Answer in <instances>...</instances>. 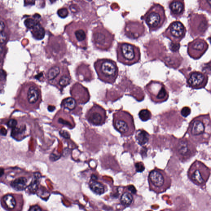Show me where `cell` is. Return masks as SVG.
Wrapping results in <instances>:
<instances>
[{"mask_svg":"<svg viewBox=\"0 0 211 211\" xmlns=\"http://www.w3.org/2000/svg\"><path fill=\"white\" fill-rule=\"evenodd\" d=\"M171 13L175 16H178L184 13V5L181 0H173L169 5Z\"/></svg>","mask_w":211,"mask_h":211,"instance_id":"obj_19","label":"cell"},{"mask_svg":"<svg viewBox=\"0 0 211 211\" xmlns=\"http://www.w3.org/2000/svg\"><path fill=\"white\" fill-rule=\"evenodd\" d=\"M118 61L131 66L140 61L141 52L139 47L127 43H119L116 49Z\"/></svg>","mask_w":211,"mask_h":211,"instance_id":"obj_7","label":"cell"},{"mask_svg":"<svg viewBox=\"0 0 211 211\" xmlns=\"http://www.w3.org/2000/svg\"><path fill=\"white\" fill-rule=\"evenodd\" d=\"M3 202L8 209H13L16 205L15 197L10 194L5 195L3 197Z\"/></svg>","mask_w":211,"mask_h":211,"instance_id":"obj_26","label":"cell"},{"mask_svg":"<svg viewBox=\"0 0 211 211\" xmlns=\"http://www.w3.org/2000/svg\"><path fill=\"white\" fill-rule=\"evenodd\" d=\"M40 178L41 177H40V174L39 173H36L35 175H34L33 180L28 186V188L30 192L34 193L37 191L38 186L40 183Z\"/></svg>","mask_w":211,"mask_h":211,"instance_id":"obj_27","label":"cell"},{"mask_svg":"<svg viewBox=\"0 0 211 211\" xmlns=\"http://www.w3.org/2000/svg\"><path fill=\"white\" fill-rule=\"evenodd\" d=\"M94 67L98 78L106 83L113 84L118 76V68L116 63L110 59H98L94 63Z\"/></svg>","mask_w":211,"mask_h":211,"instance_id":"obj_3","label":"cell"},{"mask_svg":"<svg viewBox=\"0 0 211 211\" xmlns=\"http://www.w3.org/2000/svg\"><path fill=\"white\" fill-rule=\"evenodd\" d=\"M93 42L95 47L102 51H108L112 45V41L108 40L104 33L99 32L93 34Z\"/></svg>","mask_w":211,"mask_h":211,"instance_id":"obj_17","label":"cell"},{"mask_svg":"<svg viewBox=\"0 0 211 211\" xmlns=\"http://www.w3.org/2000/svg\"><path fill=\"white\" fill-rule=\"evenodd\" d=\"M126 188L127 191H124L121 195L120 201L122 205L125 207H128L133 205L134 203V195L135 194L131 192L127 188Z\"/></svg>","mask_w":211,"mask_h":211,"instance_id":"obj_20","label":"cell"},{"mask_svg":"<svg viewBox=\"0 0 211 211\" xmlns=\"http://www.w3.org/2000/svg\"><path fill=\"white\" fill-rule=\"evenodd\" d=\"M151 101L160 103L167 101L169 97V93L163 83L160 81L151 80L145 87Z\"/></svg>","mask_w":211,"mask_h":211,"instance_id":"obj_9","label":"cell"},{"mask_svg":"<svg viewBox=\"0 0 211 211\" xmlns=\"http://www.w3.org/2000/svg\"><path fill=\"white\" fill-rule=\"evenodd\" d=\"M53 123L59 127H67L72 129L75 127V123L72 117L68 112L61 109L56 113L53 120Z\"/></svg>","mask_w":211,"mask_h":211,"instance_id":"obj_15","label":"cell"},{"mask_svg":"<svg viewBox=\"0 0 211 211\" xmlns=\"http://www.w3.org/2000/svg\"><path fill=\"white\" fill-rule=\"evenodd\" d=\"M208 48V44L204 39H197L188 45V53L191 58L198 59L201 58Z\"/></svg>","mask_w":211,"mask_h":211,"instance_id":"obj_12","label":"cell"},{"mask_svg":"<svg viewBox=\"0 0 211 211\" xmlns=\"http://www.w3.org/2000/svg\"><path fill=\"white\" fill-rule=\"evenodd\" d=\"M29 210L31 211H40L42 210L41 208L38 205H34L31 206Z\"/></svg>","mask_w":211,"mask_h":211,"instance_id":"obj_39","label":"cell"},{"mask_svg":"<svg viewBox=\"0 0 211 211\" xmlns=\"http://www.w3.org/2000/svg\"><path fill=\"white\" fill-rule=\"evenodd\" d=\"M75 37L76 41L80 43V47L83 48L82 43L85 42L86 39V34L85 31L82 30H79L75 31Z\"/></svg>","mask_w":211,"mask_h":211,"instance_id":"obj_28","label":"cell"},{"mask_svg":"<svg viewBox=\"0 0 211 211\" xmlns=\"http://www.w3.org/2000/svg\"><path fill=\"white\" fill-rule=\"evenodd\" d=\"M150 136L146 131L143 129H140L136 132V140L140 146L145 145L150 140Z\"/></svg>","mask_w":211,"mask_h":211,"instance_id":"obj_21","label":"cell"},{"mask_svg":"<svg viewBox=\"0 0 211 211\" xmlns=\"http://www.w3.org/2000/svg\"><path fill=\"white\" fill-rule=\"evenodd\" d=\"M50 1L52 2V3H53V2H55L56 0H50Z\"/></svg>","mask_w":211,"mask_h":211,"instance_id":"obj_44","label":"cell"},{"mask_svg":"<svg viewBox=\"0 0 211 211\" xmlns=\"http://www.w3.org/2000/svg\"><path fill=\"white\" fill-rule=\"evenodd\" d=\"M208 80V76L205 73L194 71L188 74L187 78V83L192 88L199 89L205 87Z\"/></svg>","mask_w":211,"mask_h":211,"instance_id":"obj_13","label":"cell"},{"mask_svg":"<svg viewBox=\"0 0 211 211\" xmlns=\"http://www.w3.org/2000/svg\"><path fill=\"white\" fill-rule=\"evenodd\" d=\"M86 118L92 125H102L107 119L106 111L102 106L95 103L86 112Z\"/></svg>","mask_w":211,"mask_h":211,"instance_id":"obj_10","label":"cell"},{"mask_svg":"<svg viewBox=\"0 0 211 211\" xmlns=\"http://www.w3.org/2000/svg\"><path fill=\"white\" fill-rule=\"evenodd\" d=\"M30 30L33 38L36 40H42L44 37L45 31L44 29L39 24H37L34 27Z\"/></svg>","mask_w":211,"mask_h":211,"instance_id":"obj_24","label":"cell"},{"mask_svg":"<svg viewBox=\"0 0 211 211\" xmlns=\"http://www.w3.org/2000/svg\"><path fill=\"white\" fill-rule=\"evenodd\" d=\"M210 122L209 114L200 115L192 120L187 133L193 143L197 144L208 143L211 137Z\"/></svg>","mask_w":211,"mask_h":211,"instance_id":"obj_1","label":"cell"},{"mask_svg":"<svg viewBox=\"0 0 211 211\" xmlns=\"http://www.w3.org/2000/svg\"><path fill=\"white\" fill-rule=\"evenodd\" d=\"M210 174V168L202 162L197 160H195L192 164L187 172L189 180L203 189L206 188Z\"/></svg>","mask_w":211,"mask_h":211,"instance_id":"obj_8","label":"cell"},{"mask_svg":"<svg viewBox=\"0 0 211 211\" xmlns=\"http://www.w3.org/2000/svg\"><path fill=\"white\" fill-rule=\"evenodd\" d=\"M7 35L4 32H0V43H3L6 41L7 39Z\"/></svg>","mask_w":211,"mask_h":211,"instance_id":"obj_36","label":"cell"},{"mask_svg":"<svg viewBox=\"0 0 211 211\" xmlns=\"http://www.w3.org/2000/svg\"><path fill=\"white\" fill-rule=\"evenodd\" d=\"M40 98V90L36 86H31L28 92V99L29 103L35 104L37 102Z\"/></svg>","mask_w":211,"mask_h":211,"instance_id":"obj_22","label":"cell"},{"mask_svg":"<svg viewBox=\"0 0 211 211\" xmlns=\"http://www.w3.org/2000/svg\"><path fill=\"white\" fill-rule=\"evenodd\" d=\"M58 15L60 17L64 18L67 17L68 15V11L66 8H63L58 10Z\"/></svg>","mask_w":211,"mask_h":211,"instance_id":"obj_34","label":"cell"},{"mask_svg":"<svg viewBox=\"0 0 211 211\" xmlns=\"http://www.w3.org/2000/svg\"><path fill=\"white\" fill-rule=\"evenodd\" d=\"M71 95L78 104H86L90 98L88 90L79 83H76L70 89Z\"/></svg>","mask_w":211,"mask_h":211,"instance_id":"obj_14","label":"cell"},{"mask_svg":"<svg viewBox=\"0 0 211 211\" xmlns=\"http://www.w3.org/2000/svg\"><path fill=\"white\" fill-rule=\"evenodd\" d=\"M24 132V128L16 127L13 128L12 131V136L14 138H18L20 136L22 135Z\"/></svg>","mask_w":211,"mask_h":211,"instance_id":"obj_30","label":"cell"},{"mask_svg":"<svg viewBox=\"0 0 211 211\" xmlns=\"http://www.w3.org/2000/svg\"><path fill=\"white\" fill-rule=\"evenodd\" d=\"M61 107L63 109H67L71 113L76 115L80 114L82 109L76 100L72 97L64 98L61 103Z\"/></svg>","mask_w":211,"mask_h":211,"instance_id":"obj_18","label":"cell"},{"mask_svg":"<svg viewBox=\"0 0 211 211\" xmlns=\"http://www.w3.org/2000/svg\"><path fill=\"white\" fill-rule=\"evenodd\" d=\"M191 109L188 106H185L182 109L181 113V115L184 117H187L191 114Z\"/></svg>","mask_w":211,"mask_h":211,"instance_id":"obj_33","label":"cell"},{"mask_svg":"<svg viewBox=\"0 0 211 211\" xmlns=\"http://www.w3.org/2000/svg\"><path fill=\"white\" fill-rule=\"evenodd\" d=\"M17 124V121L13 119L10 120L8 123V127L13 129L16 127Z\"/></svg>","mask_w":211,"mask_h":211,"instance_id":"obj_35","label":"cell"},{"mask_svg":"<svg viewBox=\"0 0 211 211\" xmlns=\"http://www.w3.org/2000/svg\"><path fill=\"white\" fill-rule=\"evenodd\" d=\"M89 186L92 191L97 195H102L105 192L104 185L99 182L95 180H91Z\"/></svg>","mask_w":211,"mask_h":211,"instance_id":"obj_25","label":"cell"},{"mask_svg":"<svg viewBox=\"0 0 211 211\" xmlns=\"http://www.w3.org/2000/svg\"><path fill=\"white\" fill-rule=\"evenodd\" d=\"M113 124L115 130L123 137L131 136L135 132L133 115L127 111L121 109L113 113Z\"/></svg>","mask_w":211,"mask_h":211,"instance_id":"obj_4","label":"cell"},{"mask_svg":"<svg viewBox=\"0 0 211 211\" xmlns=\"http://www.w3.org/2000/svg\"><path fill=\"white\" fill-rule=\"evenodd\" d=\"M148 180L149 190L157 194L167 191L172 183L171 177L166 172L157 168L149 172Z\"/></svg>","mask_w":211,"mask_h":211,"instance_id":"obj_5","label":"cell"},{"mask_svg":"<svg viewBox=\"0 0 211 211\" xmlns=\"http://www.w3.org/2000/svg\"><path fill=\"white\" fill-rule=\"evenodd\" d=\"M172 149L174 154L182 162L189 161L197 153L196 145L184 137L175 139Z\"/></svg>","mask_w":211,"mask_h":211,"instance_id":"obj_6","label":"cell"},{"mask_svg":"<svg viewBox=\"0 0 211 211\" xmlns=\"http://www.w3.org/2000/svg\"><path fill=\"white\" fill-rule=\"evenodd\" d=\"M46 77L48 83L61 92L71 83L72 78L67 65L57 62L52 65L47 71Z\"/></svg>","mask_w":211,"mask_h":211,"instance_id":"obj_2","label":"cell"},{"mask_svg":"<svg viewBox=\"0 0 211 211\" xmlns=\"http://www.w3.org/2000/svg\"><path fill=\"white\" fill-rule=\"evenodd\" d=\"M186 30L183 24L179 22L172 23L168 28V37L172 40L174 43H179L184 37Z\"/></svg>","mask_w":211,"mask_h":211,"instance_id":"obj_16","label":"cell"},{"mask_svg":"<svg viewBox=\"0 0 211 211\" xmlns=\"http://www.w3.org/2000/svg\"><path fill=\"white\" fill-rule=\"evenodd\" d=\"M135 166L136 171L137 172H142L144 171L145 169L144 164L142 162H138L135 163Z\"/></svg>","mask_w":211,"mask_h":211,"instance_id":"obj_32","label":"cell"},{"mask_svg":"<svg viewBox=\"0 0 211 211\" xmlns=\"http://www.w3.org/2000/svg\"><path fill=\"white\" fill-rule=\"evenodd\" d=\"M27 180L25 177L17 178L11 184V186L15 190L22 191L27 188Z\"/></svg>","mask_w":211,"mask_h":211,"instance_id":"obj_23","label":"cell"},{"mask_svg":"<svg viewBox=\"0 0 211 211\" xmlns=\"http://www.w3.org/2000/svg\"><path fill=\"white\" fill-rule=\"evenodd\" d=\"M5 27V25L4 22L0 20V32L3 31V30H4Z\"/></svg>","mask_w":211,"mask_h":211,"instance_id":"obj_40","label":"cell"},{"mask_svg":"<svg viewBox=\"0 0 211 211\" xmlns=\"http://www.w3.org/2000/svg\"><path fill=\"white\" fill-rule=\"evenodd\" d=\"M6 77V74L5 71L2 69H0V81L5 80Z\"/></svg>","mask_w":211,"mask_h":211,"instance_id":"obj_37","label":"cell"},{"mask_svg":"<svg viewBox=\"0 0 211 211\" xmlns=\"http://www.w3.org/2000/svg\"><path fill=\"white\" fill-rule=\"evenodd\" d=\"M3 50V47L2 43H0V54L2 52Z\"/></svg>","mask_w":211,"mask_h":211,"instance_id":"obj_43","label":"cell"},{"mask_svg":"<svg viewBox=\"0 0 211 211\" xmlns=\"http://www.w3.org/2000/svg\"><path fill=\"white\" fill-rule=\"evenodd\" d=\"M48 110H49V111H53V110H54V109H55V108L54 107H52V106H49L48 108Z\"/></svg>","mask_w":211,"mask_h":211,"instance_id":"obj_42","label":"cell"},{"mask_svg":"<svg viewBox=\"0 0 211 211\" xmlns=\"http://www.w3.org/2000/svg\"><path fill=\"white\" fill-rule=\"evenodd\" d=\"M37 24V23L35 20L32 19H27L24 21V24L26 27L30 29L34 27Z\"/></svg>","mask_w":211,"mask_h":211,"instance_id":"obj_31","label":"cell"},{"mask_svg":"<svg viewBox=\"0 0 211 211\" xmlns=\"http://www.w3.org/2000/svg\"><path fill=\"white\" fill-rule=\"evenodd\" d=\"M139 116L141 121L146 122L151 119L152 114L151 112L147 109H143L139 112Z\"/></svg>","mask_w":211,"mask_h":211,"instance_id":"obj_29","label":"cell"},{"mask_svg":"<svg viewBox=\"0 0 211 211\" xmlns=\"http://www.w3.org/2000/svg\"><path fill=\"white\" fill-rule=\"evenodd\" d=\"M161 6L151 8L145 15V21L150 29L155 30L161 27L165 21V13Z\"/></svg>","mask_w":211,"mask_h":211,"instance_id":"obj_11","label":"cell"},{"mask_svg":"<svg viewBox=\"0 0 211 211\" xmlns=\"http://www.w3.org/2000/svg\"><path fill=\"white\" fill-rule=\"evenodd\" d=\"M4 174V169L0 168V177H2Z\"/></svg>","mask_w":211,"mask_h":211,"instance_id":"obj_41","label":"cell"},{"mask_svg":"<svg viewBox=\"0 0 211 211\" xmlns=\"http://www.w3.org/2000/svg\"><path fill=\"white\" fill-rule=\"evenodd\" d=\"M127 188L128 189L129 191H130L131 192L133 193V194H135V195L136 194L137 192V190L136 189L135 187H134L133 185H129V186H128L127 187Z\"/></svg>","mask_w":211,"mask_h":211,"instance_id":"obj_38","label":"cell"}]
</instances>
